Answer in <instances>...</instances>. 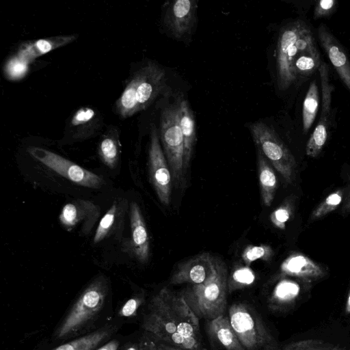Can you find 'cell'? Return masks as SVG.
Instances as JSON below:
<instances>
[{"instance_id":"obj_17","label":"cell","mask_w":350,"mask_h":350,"mask_svg":"<svg viewBox=\"0 0 350 350\" xmlns=\"http://www.w3.org/2000/svg\"><path fill=\"white\" fill-rule=\"evenodd\" d=\"M75 39V35H66L27 41L18 46L14 57L29 64L38 57L67 45Z\"/></svg>"},{"instance_id":"obj_21","label":"cell","mask_w":350,"mask_h":350,"mask_svg":"<svg viewBox=\"0 0 350 350\" xmlns=\"http://www.w3.org/2000/svg\"><path fill=\"white\" fill-rule=\"evenodd\" d=\"M211 339L225 350H245L232 328L228 317L219 316L207 322Z\"/></svg>"},{"instance_id":"obj_20","label":"cell","mask_w":350,"mask_h":350,"mask_svg":"<svg viewBox=\"0 0 350 350\" xmlns=\"http://www.w3.org/2000/svg\"><path fill=\"white\" fill-rule=\"evenodd\" d=\"M176 103L184 139V168L187 174L196 143V121L189 103L185 98L179 97Z\"/></svg>"},{"instance_id":"obj_30","label":"cell","mask_w":350,"mask_h":350,"mask_svg":"<svg viewBox=\"0 0 350 350\" xmlns=\"http://www.w3.org/2000/svg\"><path fill=\"white\" fill-rule=\"evenodd\" d=\"M283 350H345L344 347L321 340H303L286 345Z\"/></svg>"},{"instance_id":"obj_15","label":"cell","mask_w":350,"mask_h":350,"mask_svg":"<svg viewBox=\"0 0 350 350\" xmlns=\"http://www.w3.org/2000/svg\"><path fill=\"white\" fill-rule=\"evenodd\" d=\"M98 215V210L91 202L77 200L63 206L59 219L60 224L69 231L83 222L85 232L90 230Z\"/></svg>"},{"instance_id":"obj_14","label":"cell","mask_w":350,"mask_h":350,"mask_svg":"<svg viewBox=\"0 0 350 350\" xmlns=\"http://www.w3.org/2000/svg\"><path fill=\"white\" fill-rule=\"evenodd\" d=\"M318 36L330 62L350 92V59L344 48L324 24L319 27Z\"/></svg>"},{"instance_id":"obj_39","label":"cell","mask_w":350,"mask_h":350,"mask_svg":"<svg viewBox=\"0 0 350 350\" xmlns=\"http://www.w3.org/2000/svg\"><path fill=\"white\" fill-rule=\"evenodd\" d=\"M119 342L118 340H113L107 342L96 350H118Z\"/></svg>"},{"instance_id":"obj_38","label":"cell","mask_w":350,"mask_h":350,"mask_svg":"<svg viewBox=\"0 0 350 350\" xmlns=\"http://www.w3.org/2000/svg\"><path fill=\"white\" fill-rule=\"evenodd\" d=\"M118 350H150V348L146 336L143 334L138 341L125 344Z\"/></svg>"},{"instance_id":"obj_19","label":"cell","mask_w":350,"mask_h":350,"mask_svg":"<svg viewBox=\"0 0 350 350\" xmlns=\"http://www.w3.org/2000/svg\"><path fill=\"white\" fill-rule=\"evenodd\" d=\"M285 274L295 277L304 282L317 281L326 275L324 268L301 254L289 256L282 264Z\"/></svg>"},{"instance_id":"obj_11","label":"cell","mask_w":350,"mask_h":350,"mask_svg":"<svg viewBox=\"0 0 350 350\" xmlns=\"http://www.w3.org/2000/svg\"><path fill=\"white\" fill-rule=\"evenodd\" d=\"M319 71L322 87L321 113L319 122L311 134L306 146V154L313 158L317 157L321 153L327 139L332 93L334 90V87L329 81V69L325 62H321Z\"/></svg>"},{"instance_id":"obj_18","label":"cell","mask_w":350,"mask_h":350,"mask_svg":"<svg viewBox=\"0 0 350 350\" xmlns=\"http://www.w3.org/2000/svg\"><path fill=\"white\" fill-rule=\"evenodd\" d=\"M101 123V117L98 111L90 107H81L71 116L67 131L72 139L83 140L97 133Z\"/></svg>"},{"instance_id":"obj_22","label":"cell","mask_w":350,"mask_h":350,"mask_svg":"<svg viewBox=\"0 0 350 350\" xmlns=\"http://www.w3.org/2000/svg\"><path fill=\"white\" fill-rule=\"evenodd\" d=\"M258 176L262 202L266 206L272 204L278 187L276 175L267 159L257 149Z\"/></svg>"},{"instance_id":"obj_25","label":"cell","mask_w":350,"mask_h":350,"mask_svg":"<svg viewBox=\"0 0 350 350\" xmlns=\"http://www.w3.org/2000/svg\"><path fill=\"white\" fill-rule=\"evenodd\" d=\"M319 104V88L315 81H313L309 85L303 103L302 118L304 133L308 132L312 125L318 111Z\"/></svg>"},{"instance_id":"obj_1","label":"cell","mask_w":350,"mask_h":350,"mask_svg":"<svg viewBox=\"0 0 350 350\" xmlns=\"http://www.w3.org/2000/svg\"><path fill=\"white\" fill-rule=\"evenodd\" d=\"M142 329L167 344L187 350H207L200 321L181 293L161 288L150 299Z\"/></svg>"},{"instance_id":"obj_8","label":"cell","mask_w":350,"mask_h":350,"mask_svg":"<svg viewBox=\"0 0 350 350\" xmlns=\"http://www.w3.org/2000/svg\"><path fill=\"white\" fill-rule=\"evenodd\" d=\"M249 129L256 146L288 184L297 176V162L275 131L261 121L251 123Z\"/></svg>"},{"instance_id":"obj_10","label":"cell","mask_w":350,"mask_h":350,"mask_svg":"<svg viewBox=\"0 0 350 350\" xmlns=\"http://www.w3.org/2000/svg\"><path fill=\"white\" fill-rule=\"evenodd\" d=\"M150 137L148 165L150 181L160 202L168 206L172 190V174L154 125L151 126Z\"/></svg>"},{"instance_id":"obj_2","label":"cell","mask_w":350,"mask_h":350,"mask_svg":"<svg viewBox=\"0 0 350 350\" xmlns=\"http://www.w3.org/2000/svg\"><path fill=\"white\" fill-rule=\"evenodd\" d=\"M165 70L148 62L130 79L116 103L118 114L127 118L148 108L166 88Z\"/></svg>"},{"instance_id":"obj_7","label":"cell","mask_w":350,"mask_h":350,"mask_svg":"<svg viewBox=\"0 0 350 350\" xmlns=\"http://www.w3.org/2000/svg\"><path fill=\"white\" fill-rule=\"evenodd\" d=\"M160 139L171 172L173 185L177 189H184L186 185L184 139L176 102L165 107L161 111Z\"/></svg>"},{"instance_id":"obj_37","label":"cell","mask_w":350,"mask_h":350,"mask_svg":"<svg viewBox=\"0 0 350 350\" xmlns=\"http://www.w3.org/2000/svg\"><path fill=\"white\" fill-rule=\"evenodd\" d=\"M144 335L146 338L150 350H187L180 347L167 344L160 340H158L157 338L146 332H144Z\"/></svg>"},{"instance_id":"obj_41","label":"cell","mask_w":350,"mask_h":350,"mask_svg":"<svg viewBox=\"0 0 350 350\" xmlns=\"http://www.w3.org/2000/svg\"><path fill=\"white\" fill-rule=\"evenodd\" d=\"M345 312L347 314H350V290L346 301Z\"/></svg>"},{"instance_id":"obj_12","label":"cell","mask_w":350,"mask_h":350,"mask_svg":"<svg viewBox=\"0 0 350 350\" xmlns=\"http://www.w3.org/2000/svg\"><path fill=\"white\" fill-rule=\"evenodd\" d=\"M197 8L193 0H176L168 5L164 23L174 38L180 40L191 33L196 23Z\"/></svg>"},{"instance_id":"obj_32","label":"cell","mask_w":350,"mask_h":350,"mask_svg":"<svg viewBox=\"0 0 350 350\" xmlns=\"http://www.w3.org/2000/svg\"><path fill=\"white\" fill-rule=\"evenodd\" d=\"M293 205L292 199L286 200L271 214L270 219L275 226L280 229L285 228L286 223L292 215Z\"/></svg>"},{"instance_id":"obj_33","label":"cell","mask_w":350,"mask_h":350,"mask_svg":"<svg viewBox=\"0 0 350 350\" xmlns=\"http://www.w3.org/2000/svg\"><path fill=\"white\" fill-rule=\"evenodd\" d=\"M254 280V275L251 269L243 267L236 270L228 280V291L249 285Z\"/></svg>"},{"instance_id":"obj_36","label":"cell","mask_w":350,"mask_h":350,"mask_svg":"<svg viewBox=\"0 0 350 350\" xmlns=\"http://www.w3.org/2000/svg\"><path fill=\"white\" fill-rule=\"evenodd\" d=\"M336 3L335 0H321L318 1L314 7V18H319L329 16L334 12Z\"/></svg>"},{"instance_id":"obj_16","label":"cell","mask_w":350,"mask_h":350,"mask_svg":"<svg viewBox=\"0 0 350 350\" xmlns=\"http://www.w3.org/2000/svg\"><path fill=\"white\" fill-rule=\"evenodd\" d=\"M131 245L135 257L142 263L148 261L150 254V239L146 226L138 204L130 205Z\"/></svg>"},{"instance_id":"obj_27","label":"cell","mask_w":350,"mask_h":350,"mask_svg":"<svg viewBox=\"0 0 350 350\" xmlns=\"http://www.w3.org/2000/svg\"><path fill=\"white\" fill-rule=\"evenodd\" d=\"M299 291V286L297 283L284 280L276 286L273 299L280 305L290 306L298 297Z\"/></svg>"},{"instance_id":"obj_13","label":"cell","mask_w":350,"mask_h":350,"mask_svg":"<svg viewBox=\"0 0 350 350\" xmlns=\"http://www.w3.org/2000/svg\"><path fill=\"white\" fill-rule=\"evenodd\" d=\"M217 258L209 253H202L182 262L170 278L172 284L203 283L212 274Z\"/></svg>"},{"instance_id":"obj_9","label":"cell","mask_w":350,"mask_h":350,"mask_svg":"<svg viewBox=\"0 0 350 350\" xmlns=\"http://www.w3.org/2000/svg\"><path fill=\"white\" fill-rule=\"evenodd\" d=\"M27 152L48 168L76 184L98 189L105 183L100 176L52 151L40 147L30 146L27 148Z\"/></svg>"},{"instance_id":"obj_40","label":"cell","mask_w":350,"mask_h":350,"mask_svg":"<svg viewBox=\"0 0 350 350\" xmlns=\"http://www.w3.org/2000/svg\"><path fill=\"white\" fill-rule=\"evenodd\" d=\"M342 212L347 213L350 212V189L349 191L345 198V202L342 208Z\"/></svg>"},{"instance_id":"obj_35","label":"cell","mask_w":350,"mask_h":350,"mask_svg":"<svg viewBox=\"0 0 350 350\" xmlns=\"http://www.w3.org/2000/svg\"><path fill=\"white\" fill-rule=\"evenodd\" d=\"M28 64L13 57L6 64V72L11 77H20L27 70Z\"/></svg>"},{"instance_id":"obj_29","label":"cell","mask_w":350,"mask_h":350,"mask_svg":"<svg viewBox=\"0 0 350 350\" xmlns=\"http://www.w3.org/2000/svg\"><path fill=\"white\" fill-rule=\"evenodd\" d=\"M343 196L342 189H338L329 195L314 209L310 215V220L314 221L321 218L335 210L341 203Z\"/></svg>"},{"instance_id":"obj_26","label":"cell","mask_w":350,"mask_h":350,"mask_svg":"<svg viewBox=\"0 0 350 350\" xmlns=\"http://www.w3.org/2000/svg\"><path fill=\"white\" fill-rule=\"evenodd\" d=\"M320 53H301L295 59L293 67L297 75L308 76L321 64Z\"/></svg>"},{"instance_id":"obj_6","label":"cell","mask_w":350,"mask_h":350,"mask_svg":"<svg viewBox=\"0 0 350 350\" xmlns=\"http://www.w3.org/2000/svg\"><path fill=\"white\" fill-rule=\"evenodd\" d=\"M228 318L245 350H280L275 337L250 305L245 303L231 305Z\"/></svg>"},{"instance_id":"obj_3","label":"cell","mask_w":350,"mask_h":350,"mask_svg":"<svg viewBox=\"0 0 350 350\" xmlns=\"http://www.w3.org/2000/svg\"><path fill=\"white\" fill-rule=\"evenodd\" d=\"M301 53H319L310 27L302 21H296L284 27L279 34L276 70L278 88L288 89L297 79L294 62Z\"/></svg>"},{"instance_id":"obj_23","label":"cell","mask_w":350,"mask_h":350,"mask_svg":"<svg viewBox=\"0 0 350 350\" xmlns=\"http://www.w3.org/2000/svg\"><path fill=\"white\" fill-rule=\"evenodd\" d=\"M120 153L119 133L116 128H111L100 138L98 144V154L103 163L114 169L118 163Z\"/></svg>"},{"instance_id":"obj_28","label":"cell","mask_w":350,"mask_h":350,"mask_svg":"<svg viewBox=\"0 0 350 350\" xmlns=\"http://www.w3.org/2000/svg\"><path fill=\"white\" fill-rule=\"evenodd\" d=\"M118 214V205L117 202L114 201L112 206L107 211L99 222L93 238L94 243H98L106 237L113 227Z\"/></svg>"},{"instance_id":"obj_24","label":"cell","mask_w":350,"mask_h":350,"mask_svg":"<svg viewBox=\"0 0 350 350\" xmlns=\"http://www.w3.org/2000/svg\"><path fill=\"white\" fill-rule=\"evenodd\" d=\"M113 331L110 327H104L63 344L53 350H94L100 344L110 338Z\"/></svg>"},{"instance_id":"obj_34","label":"cell","mask_w":350,"mask_h":350,"mask_svg":"<svg viewBox=\"0 0 350 350\" xmlns=\"http://www.w3.org/2000/svg\"><path fill=\"white\" fill-rule=\"evenodd\" d=\"M144 301V297L143 295H135L129 299L119 310V315L122 317L135 316Z\"/></svg>"},{"instance_id":"obj_31","label":"cell","mask_w":350,"mask_h":350,"mask_svg":"<svg viewBox=\"0 0 350 350\" xmlns=\"http://www.w3.org/2000/svg\"><path fill=\"white\" fill-rule=\"evenodd\" d=\"M272 255L273 250L268 245H250L244 250L242 258L247 265H250L258 259L269 260Z\"/></svg>"},{"instance_id":"obj_5","label":"cell","mask_w":350,"mask_h":350,"mask_svg":"<svg viewBox=\"0 0 350 350\" xmlns=\"http://www.w3.org/2000/svg\"><path fill=\"white\" fill-rule=\"evenodd\" d=\"M108 293L107 280L103 276L94 280L80 294L57 328V339L69 337L93 321L103 308Z\"/></svg>"},{"instance_id":"obj_4","label":"cell","mask_w":350,"mask_h":350,"mask_svg":"<svg viewBox=\"0 0 350 350\" xmlns=\"http://www.w3.org/2000/svg\"><path fill=\"white\" fill-rule=\"evenodd\" d=\"M228 291L227 268L217 258L214 271L208 279L202 284L191 285L180 293L198 318L208 321L224 314Z\"/></svg>"}]
</instances>
